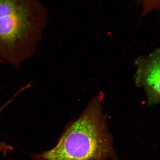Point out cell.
Masks as SVG:
<instances>
[{
	"label": "cell",
	"mask_w": 160,
	"mask_h": 160,
	"mask_svg": "<svg viewBox=\"0 0 160 160\" xmlns=\"http://www.w3.org/2000/svg\"><path fill=\"white\" fill-rule=\"evenodd\" d=\"M28 89V87L27 86H25L24 87H22L10 99L8 100L5 104H3L2 106H0V113L3 111V110H4L10 104H11L15 100V99L18 98V96L21 94L23 92L25 91L26 89ZM13 149V148L12 146H10V145H7L4 142L0 141V154H2L3 155L6 157L7 156L8 152L10 151V150H12Z\"/></svg>",
	"instance_id": "4"
},
{
	"label": "cell",
	"mask_w": 160,
	"mask_h": 160,
	"mask_svg": "<svg viewBox=\"0 0 160 160\" xmlns=\"http://www.w3.org/2000/svg\"><path fill=\"white\" fill-rule=\"evenodd\" d=\"M47 16L39 0H0V59L18 68L31 57Z\"/></svg>",
	"instance_id": "2"
},
{
	"label": "cell",
	"mask_w": 160,
	"mask_h": 160,
	"mask_svg": "<svg viewBox=\"0 0 160 160\" xmlns=\"http://www.w3.org/2000/svg\"><path fill=\"white\" fill-rule=\"evenodd\" d=\"M136 86L143 88L148 106L160 105V47L136 60Z\"/></svg>",
	"instance_id": "3"
},
{
	"label": "cell",
	"mask_w": 160,
	"mask_h": 160,
	"mask_svg": "<svg viewBox=\"0 0 160 160\" xmlns=\"http://www.w3.org/2000/svg\"><path fill=\"white\" fill-rule=\"evenodd\" d=\"M142 10L143 16L151 12L160 10V0H138Z\"/></svg>",
	"instance_id": "5"
},
{
	"label": "cell",
	"mask_w": 160,
	"mask_h": 160,
	"mask_svg": "<svg viewBox=\"0 0 160 160\" xmlns=\"http://www.w3.org/2000/svg\"><path fill=\"white\" fill-rule=\"evenodd\" d=\"M103 97L100 93L92 98L79 116L66 126L56 146L32 154V160H120L102 107Z\"/></svg>",
	"instance_id": "1"
}]
</instances>
